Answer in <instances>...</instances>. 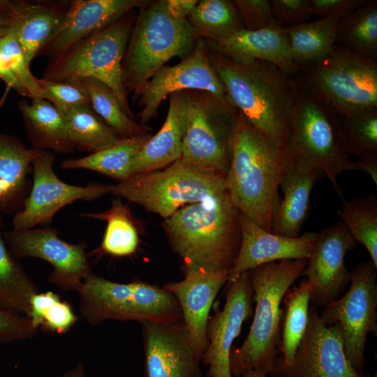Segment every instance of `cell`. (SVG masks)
Wrapping results in <instances>:
<instances>
[{"instance_id":"1","label":"cell","mask_w":377,"mask_h":377,"mask_svg":"<svg viewBox=\"0 0 377 377\" xmlns=\"http://www.w3.org/2000/svg\"><path fill=\"white\" fill-rule=\"evenodd\" d=\"M240 214L226 189L164 219L163 228L184 272H230L240 246Z\"/></svg>"},{"instance_id":"2","label":"cell","mask_w":377,"mask_h":377,"mask_svg":"<svg viewBox=\"0 0 377 377\" xmlns=\"http://www.w3.org/2000/svg\"><path fill=\"white\" fill-rule=\"evenodd\" d=\"M209 56L234 106L258 131L286 149L297 94L289 75L271 63H239L209 47Z\"/></svg>"},{"instance_id":"3","label":"cell","mask_w":377,"mask_h":377,"mask_svg":"<svg viewBox=\"0 0 377 377\" xmlns=\"http://www.w3.org/2000/svg\"><path fill=\"white\" fill-rule=\"evenodd\" d=\"M288 162L286 150L258 131L239 112L226 176L228 190L240 213L269 232L281 201L278 188Z\"/></svg>"},{"instance_id":"4","label":"cell","mask_w":377,"mask_h":377,"mask_svg":"<svg viewBox=\"0 0 377 377\" xmlns=\"http://www.w3.org/2000/svg\"><path fill=\"white\" fill-rule=\"evenodd\" d=\"M307 259L282 260L248 271L256 308L249 334L230 357L233 377L251 370L269 375L279 356L282 309L287 290L302 275Z\"/></svg>"},{"instance_id":"5","label":"cell","mask_w":377,"mask_h":377,"mask_svg":"<svg viewBox=\"0 0 377 377\" xmlns=\"http://www.w3.org/2000/svg\"><path fill=\"white\" fill-rule=\"evenodd\" d=\"M199 38L187 19L169 14L163 0L149 1L140 8L122 63L127 92L136 94L172 58H186Z\"/></svg>"},{"instance_id":"6","label":"cell","mask_w":377,"mask_h":377,"mask_svg":"<svg viewBox=\"0 0 377 377\" xmlns=\"http://www.w3.org/2000/svg\"><path fill=\"white\" fill-rule=\"evenodd\" d=\"M290 158L323 172L343 198L337 177L357 170L346 147L337 114L306 89H297L286 147Z\"/></svg>"},{"instance_id":"7","label":"cell","mask_w":377,"mask_h":377,"mask_svg":"<svg viewBox=\"0 0 377 377\" xmlns=\"http://www.w3.org/2000/svg\"><path fill=\"white\" fill-rule=\"evenodd\" d=\"M183 134L181 158L205 172L226 176L239 111L207 91H182Z\"/></svg>"},{"instance_id":"8","label":"cell","mask_w":377,"mask_h":377,"mask_svg":"<svg viewBox=\"0 0 377 377\" xmlns=\"http://www.w3.org/2000/svg\"><path fill=\"white\" fill-rule=\"evenodd\" d=\"M77 293L81 315L92 325L108 320L183 322L175 297L146 282L121 283L92 274Z\"/></svg>"},{"instance_id":"9","label":"cell","mask_w":377,"mask_h":377,"mask_svg":"<svg viewBox=\"0 0 377 377\" xmlns=\"http://www.w3.org/2000/svg\"><path fill=\"white\" fill-rule=\"evenodd\" d=\"M226 189L225 176L205 172L180 157L164 168L111 185L110 193L166 219L184 206Z\"/></svg>"},{"instance_id":"10","label":"cell","mask_w":377,"mask_h":377,"mask_svg":"<svg viewBox=\"0 0 377 377\" xmlns=\"http://www.w3.org/2000/svg\"><path fill=\"white\" fill-rule=\"evenodd\" d=\"M128 14L69 51L51 59L42 78L67 81L91 77L100 80L114 91L124 110L133 118L122 72V63L133 29V19Z\"/></svg>"},{"instance_id":"11","label":"cell","mask_w":377,"mask_h":377,"mask_svg":"<svg viewBox=\"0 0 377 377\" xmlns=\"http://www.w3.org/2000/svg\"><path fill=\"white\" fill-rule=\"evenodd\" d=\"M305 89L343 118L377 110V62L337 44L309 69Z\"/></svg>"},{"instance_id":"12","label":"cell","mask_w":377,"mask_h":377,"mask_svg":"<svg viewBox=\"0 0 377 377\" xmlns=\"http://www.w3.org/2000/svg\"><path fill=\"white\" fill-rule=\"evenodd\" d=\"M376 269L371 260L355 265L350 273L348 291L324 306L320 314L325 325L339 326L345 354L358 371H363L365 364L367 335L377 334Z\"/></svg>"},{"instance_id":"13","label":"cell","mask_w":377,"mask_h":377,"mask_svg":"<svg viewBox=\"0 0 377 377\" xmlns=\"http://www.w3.org/2000/svg\"><path fill=\"white\" fill-rule=\"evenodd\" d=\"M272 377H368L355 369L344 352L342 333L337 324L327 326L317 308L309 306L306 332L290 363L278 356L270 374Z\"/></svg>"},{"instance_id":"14","label":"cell","mask_w":377,"mask_h":377,"mask_svg":"<svg viewBox=\"0 0 377 377\" xmlns=\"http://www.w3.org/2000/svg\"><path fill=\"white\" fill-rule=\"evenodd\" d=\"M53 228L11 230L3 235L15 258L34 257L51 265L47 280L62 291H75L93 274L85 251L87 244H71L58 236Z\"/></svg>"},{"instance_id":"15","label":"cell","mask_w":377,"mask_h":377,"mask_svg":"<svg viewBox=\"0 0 377 377\" xmlns=\"http://www.w3.org/2000/svg\"><path fill=\"white\" fill-rule=\"evenodd\" d=\"M184 90L207 91L232 104L210 62L209 45L204 38H200L191 53L179 63L161 68L133 96L134 99H138L140 108L138 114L140 124L156 117L167 96Z\"/></svg>"},{"instance_id":"16","label":"cell","mask_w":377,"mask_h":377,"mask_svg":"<svg viewBox=\"0 0 377 377\" xmlns=\"http://www.w3.org/2000/svg\"><path fill=\"white\" fill-rule=\"evenodd\" d=\"M55 154L44 151L32 163L33 182L22 208L15 213L12 223L14 230L47 226L62 207L77 200H93L110 191L111 185L90 183L74 186L61 180L53 164Z\"/></svg>"},{"instance_id":"17","label":"cell","mask_w":377,"mask_h":377,"mask_svg":"<svg viewBox=\"0 0 377 377\" xmlns=\"http://www.w3.org/2000/svg\"><path fill=\"white\" fill-rule=\"evenodd\" d=\"M228 284L223 309L215 308L207 324L208 345L202 362L209 367L208 377H233L230 363L233 342L253 312V289L248 272Z\"/></svg>"},{"instance_id":"18","label":"cell","mask_w":377,"mask_h":377,"mask_svg":"<svg viewBox=\"0 0 377 377\" xmlns=\"http://www.w3.org/2000/svg\"><path fill=\"white\" fill-rule=\"evenodd\" d=\"M356 244L341 220L318 232L302 275L306 276L311 286L312 305L325 306L344 291L351 273L344 258Z\"/></svg>"},{"instance_id":"19","label":"cell","mask_w":377,"mask_h":377,"mask_svg":"<svg viewBox=\"0 0 377 377\" xmlns=\"http://www.w3.org/2000/svg\"><path fill=\"white\" fill-rule=\"evenodd\" d=\"M140 323L145 377H201L202 357L191 346L183 322Z\"/></svg>"},{"instance_id":"20","label":"cell","mask_w":377,"mask_h":377,"mask_svg":"<svg viewBox=\"0 0 377 377\" xmlns=\"http://www.w3.org/2000/svg\"><path fill=\"white\" fill-rule=\"evenodd\" d=\"M145 0H73L64 17L40 54L52 59L69 51L91 36L108 27Z\"/></svg>"},{"instance_id":"21","label":"cell","mask_w":377,"mask_h":377,"mask_svg":"<svg viewBox=\"0 0 377 377\" xmlns=\"http://www.w3.org/2000/svg\"><path fill=\"white\" fill-rule=\"evenodd\" d=\"M184 273L183 280L167 283L163 288L177 299L190 345L202 357L208 345L207 331L211 308L219 290L228 283L229 272L194 269Z\"/></svg>"},{"instance_id":"22","label":"cell","mask_w":377,"mask_h":377,"mask_svg":"<svg viewBox=\"0 0 377 377\" xmlns=\"http://www.w3.org/2000/svg\"><path fill=\"white\" fill-rule=\"evenodd\" d=\"M241 242L228 283L261 265L282 260L309 258L318 232H309L289 237L269 232L240 214Z\"/></svg>"},{"instance_id":"23","label":"cell","mask_w":377,"mask_h":377,"mask_svg":"<svg viewBox=\"0 0 377 377\" xmlns=\"http://www.w3.org/2000/svg\"><path fill=\"white\" fill-rule=\"evenodd\" d=\"M207 43L211 50L237 62L265 61L288 75L300 68L290 55L284 27L276 19L267 27L253 31L242 29Z\"/></svg>"},{"instance_id":"24","label":"cell","mask_w":377,"mask_h":377,"mask_svg":"<svg viewBox=\"0 0 377 377\" xmlns=\"http://www.w3.org/2000/svg\"><path fill=\"white\" fill-rule=\"evenodd\" d=\"M323 172L288 157L280 186L283 198L274 215L272 232L297 237L309 209L310 195Z\"/></svg>"},{"instance_id":"25","label":"cell","mask_w":377,"mask_h":377,"mask_svg":"<svg viewBox=\"0 0 377 377\" xmlns=\"http://www.w3.org/2000/svg\"><path fill=\"white\" fill-rule=\"evenodd\" d=\"M43 151L0 133V210L16 213L22 208L31 189L32 163Z\"/></svg>"},{"instance_id":"26","label":"cell","mask_w":377,"mask_h":377,"mask_svg":"<svg viewBox=\"0 0 377 377\" xmlns=\"http://www.w3.org/2000/svg\"><path fill=\"white\" fill-rule=\"evenodd\" d=\"M182 113V91L171 94L165 120L158 132L149 138L133 158L131 177L164 168L181 157Z\"/></svg>"},{"instance_id":"27","label":"cell","mask_w":377,"mask_h":377,"mask_svg":"<svg viewBox=\"0 0 377 377\" xmlns=\"http://www.w3.org/2000/svg\"><path fill=\"white\" fill-rule=\"evenodd\" d=\"M61 3L18 1L11 33L30 66L60 24L67 7Z\"/></svg>"},{"instance_id":"28","label":"cell","mask_w":377,"mask_h":377,"mask_svg":"<svg viewBox=\"0 0 377 377\" xmlns=\"http://www.w3.org/2000/svg\"><path fill=\"white\" fill-rule=\"evenodd\" d=\"M21 112L28 138L33 147L59 154L75 151L65 115L43 98L20 101Z\"/></svg>"},{"instance_id":"29","label":"cell","mask_w":377,"mask_h":377,"mask_svg":"<svg viewBox=\"0 0 377 377\" xmlns=\"http://www.w3.org/2000/svg\"><path fill=\"white\" fill-rule=\"evenodd\" d=\"M339 18L327 16L311 22L284 27L293 62L315 64L330 55L337 45Z\"/></svg>"},{"instance_id":"30","label":"cell","mask_w":377,"mask_h":377,"mask_svg":"<svg viewBox=\"0 0 377 377\" xmlns=\"http://www.w3.org/2000/svg\"><path fill=\"white\" fill-rule=\"evenodd\" d=\"M150 131L121 138L110 147L78 158L61 161L64 170L87 169L97 172L118 182L131 177L130 168L135 156L151 137Z\"/></svg>"},{"instance_id":"31","label":"cell","mask_w":377,"mask_h":377,"mask_svg":"<svg viewBox=\"0 0 377 377\" xmlns=\"http://www.w3.org/2000/svg\"><path fill=\"white\" fill-rule=\"evenodd\" d=\"M80 215L107 222L100 246L87 256L124 257L136 251L139 245V232L130 209L120 198H114L111 207L105 211L82 213Z\"/></svg>"},{"instance_id":"32","label":"cell","mask_w":377,"mask_h":377,"mask_svg":"<svg viewBox=\"0 0 377 377\" xmlns=\"http://www.w3.org/2000/svg\"><path fill=\"white\" fill-rule=\"evenodd\" d=\"M282 302L279 351L281 360L288 364L293 360L309 323L311 286L308 281L303 279L297 286L290 288Z\"/></svg>"},{"instance_id":"33","label":"cell","mask_w":377,"mask_h":377,"mask_svg":"<svg viewBox=\"0 0 377 377\" xmlns=\"http://www.w3.org/2000/svg\"><path fill=\"white\" fill-rule=\"evenodd\" d=\"M1 226L0 223V306L29 317L31 299L38 290L9 251Z\"/></svg>"},{"instance_id":"34","label":"cell","mask_w":377,"mask_h":377,"mask_svg":"<svg viewBox=\"0 0 377 377\" xmlns=\"http://www.w3.org/2000/svg\"><path fill=\"white\" fill-rule=\"evenodd\" d=\"M337 44L377 60V1L371 0L339 20Z\"/></svg>"},{"instance_id":"35","label":"cell","mask_w":377,"mask_h":377,"mask_svg":"<svg viewBox=\"0 0 377 377\" xmlns=\"http://www.w3.org/2000/svg\"><path fill=\"white\" fill-rule=\"evenodd\" d=\"M187 20L200 38L207 42L226 38L244 29L233 2L230 0H201Z\"/></svg>"},{"instance_id":"36","label":"cell","mask_w":377,"mask_h":377,"mask_svg":"<svg viewBox=\"0 0 377 377\" xmlns=\"http://www.w3.org/2000/svg\"><path fill=\"white\" fill-rule=\"evenodd\" d=\"M77 81L85 90L94 112L121 138L150 131L144 124L128 116L114 91L105 83L91 77H82Z\"/></svg>"},{"instance_id":"37","label":"cell","mask_w":377,"mask_h":377,"mask_svg":"<svg viewBox=\"0 0 377 377\" xmlns=\"http://www.w3.org/2000/svg\"><path fill=\"white\" fill-rule=\"evenodd\" d=\"M64 114L75 149L94 153L110 147L121 138L89 105L73 108Z\"/></svg>"},{"instance_id":"38","label":"cell","mask_w":377,"mask_h":377,"mask_svg":"<svg viewBox=\"0 0 377 377\" xmlns=\"http://www.w3.org/2000/svg\"><path fill=\"white\" fill-rule=\"evenodd\" d=\"M337 214L356 242L367 249L371 260L377 267V196L374 193L347 200Z\"/></svg>"},{"instance_id":"39","label":"cell","mask_w":377,"mask_h":377,"mask_svg":"<svg viewBox=\"0 0 377 377\" xmlns=\"http://www.w3.org/2000/svg\"><path fill=\"white\" fill-rule=\"evenodd\" d=\"M29 318L38 329L59 334L66 333L77 321L71 305L52 291L33 295Z\"/></svg>"},{"instance_id":"40","label":"cell","mask_w":377,"mask_h":377,"mask_svg":"<svg viewBox=\"0 0 377 377\" xmlns=\"http://www.w3.org/2000/svg\"><path fill=\"white\" fill-rule=\"evenodd\" d=\"M339 124L350 155L357 160L377 157V110L345 117Z\"/></svg>"},{"instance_id":"41","label":"cell","mask_w":377,"mask_h":377,"mask_svg":"<svg viewBox=\"0 0 377 377\" xmlns=\"http://www.w3.org/2000/svg\"><path fill=\"white\" fill-rule=\"evenodd\" d=\"M0 55L5 65L27 91L28 98H44L38 78L32 74L19 43L11 33L0 39Z\"/></svg>"},{"instance_id":"42","label":"cell","mask_w":377,"mask_h":377,"mask_svg":"<svg viewBox=\"0 0 377 377\" xmlns=\"http://www.w3.org/2000/svg\"><path fill=\"white\" fill-rule=\"evenodd\" d=\"M44 98L52 103L63 114L73 108L89 105L83 87L75 80L52 81L38 78Z\"/></svg>"},{"instance_id":"43","label":"cell","mask_w":377,"mask_h":377,"mask_svg":"<svg viewBox=\"0 0 377 377\" xmlns=\"http://www.w3.org/2000/svg\"><path fill=\"white\" fill-rule=\"evenodd\" d=\"M38 331L29 317L0 306V342L30 339L37 335Z\"/></svg>"},{"instance_id":"44","label":"cell","mask_w":377,"mask_h":377,"mask_svg":"<svg viewBox=\"0 0 377 377\" xmlns=\"http://www.w3.org/2000/svg\"><path fill=\"white\" fill-rule=\"evenodd\" d=\"M245 29L258 30L269 26L275 20L270 1H233Z\"/></svg>"},{"instance_id":"45","label":"cell","mask_w":377,"mask_h":377,"mask_svg":"<svg viewBox=\"0 0 377 377\" xmlns=\"http://www.w3.org/2000/svg\"><path fill=\"white\" fill-rule=\"evenodd\" d=\"M270 3L274 17L281 24L304 23L310 16L309 0H272Z\"/></svg>"},{"instance_id":"46","label":"cell","mask_w":377,"mask_h":377,"mask_svg":"<svg viewBox=\"0 0 377 377\" xmlns=\"http://www.w3.org/2000/svg\"><path fill=\"white\" fill-rule=\"evenodd\" d=\"M368 0H309L310 15L320 17L334 16L341 19L360 6Z\"/></svg>"},{"instance_id":"47","label":"cell","mask_w":377,"mask_h":377,"mask_svg":"<svg viewBox=\"0 0 377 377\" xmlns=\"http://www.w3.org/2000/svg\"><path fill=\"white\" fill-rule=\"evenodd\" d=\"M169 14L177 19H187L198 0H163Z\"/></svg>"},{"instance_id":"48","label":"cell","mask_w":377,"mask_h":377,"mask_svg":"<svg viewBox=\"0 0 377 377\" xmlns=\"http://www.w3.org/2000/svg\"><path fill=\"white\" fill-rule=\"evenodd\" d=\"M17 8V2L0 1V39L9 34Z\"/></svg>"},{"instance_id":"49","label":"cell","mask_w":377,"mask_h":377,"mask_svg":"<svg viewBox=\"0 0 377 377\" xmlns=\"http://www.w3.org/2000/svg\"><path fill=\"white\" fill-rule=\"evenodd\" d=\"M0 79H1L9 87L14 89L21 96L28 97V94L24 87L10 72L3 63L0 55Z\"/></svg>"},{"instance_id":"50","label":"cell","mask_w":377,"mask_h":377,"mask_svg":"<svg viewBox=\"0 0 377 377\" xmlns=\"http://www.w3.org/2000/svg\"><path fill=\"white\" fill-rule=\"evenodd\" d=\"M357 170L368 173L373 182L377 185V157L355 161Z\"/></svg>"},{"instance_id":"51","label":"cell","mask_w":377,"mask_h":377,"mask_svg":"<svg viewBox=\"0 0 377 377\" xmlns=\"http://www.w3.org/2000/svg\"><path fill=\"white\" fill-rule=\"evenodd\" d=\"M62 377H85L83 363L78 362L73 368L65 372Z\"/></svg>"},{"instance_id":"52","label":"cell","mask_w":377,"mask_h":377,"mask_svg":"<svg viewBox=\"0 0 377 377\" xmlns=\"http://www.w3.org/2000/svg\"><path fill=\"white\" fill-rule=\"evenodd\" d=\"M238 377H267V375L256 371L251 370Z\"/></svg>"},{"instance_id":"53","label":"cell","mask_w":377,"mask_h":377,"mask_svg":"<svg viewBox=\"0 0 377 377\" xmlns=\"http://www.w3.org/2000/svg\"><path fill=\"white\" fill-rule=\"evenodd\" d=\"M374 377H377V374H375Z\"/></svg>"}]
</instances>
